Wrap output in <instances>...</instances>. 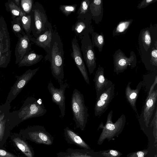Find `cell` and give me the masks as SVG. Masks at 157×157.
Masks as SVG:
<instances>
[{"label":"cell","instance_id":"obj_1","mask_svg":"<svg viewBox=\"0 0 157 157\" xmlns=\"http://www.w3.org/2000/svg\"><path fill=\"white\" fill-rule=\"evenodd\" d=\"M44 59L50 63L51 73L59 84L63 82L64 51L61 39L57 32L54 30L49 52Z\"/></svg>","mask_w":157,"mask_h":157},{"label":"cell","instance_id":"obj_2","mask_svg":"<svg viewBox=\"0 0 157 157\" xmlns=\"http://www.w3.org/2000/svg\"><path fill=\"white\" fill-rule=\"evenodd\" d=\"M71 107L73 116V119L77 126L83 130L89 116L88 109L85 105L83 94L76 88L74 90L72 95Z\"/></svg>","mask_w":157,"mask_h":157},{"label":"cell","instance_id":"obj_3","mask_svg":"<svg viewBox=\"0 0 157 157\" xmlns=\"http://www.w3.org/2000/svg\"><path fill=\"white\" fill-rule=\"evenodd\" d=\"M113 111L111 110L108 114L106 123L104 126L101 125L102 132L98 141V145H101L107 139L108 141L113 140L115 137H118L122 131L126 122V117L123 114L115 123L112 121Z\"/></svg>","mask_w":157,"mask_h":157},{"label":"cell","instance_id":"obj_4","mask_svg":"<svg viewBox=\"0 0 157 157\" xmlns=\"http://www.w3.org/2000/svg\"><path fill=\"white\" fill-rule=\"evenodd\" d=\"M30 14L32 32L36 38L46 30L49 22L44 7L39 2H34Z\"/></svg>","mask_w":157,"mask_h":157},{"label":"cell","instance_id":"obj_5","mask_svg":"<svg viewBox=\"0 0 157 157\" xmlns=\"http://www.w3.org/2000/svg\"><path fill=\"white\" fill-rule=\"evenodd\" d=\"M10 40L7 25L2 16L0 17V67H6L10 60Z\"/></svg>","mask_w":157,"mask_h":157},{"label":"cell","instance_id":"obj_6","mask_svg":"<svg viewBox=\"0 0 157 157\" xmlns=\"http://www.w3.org/2000/svg\"><path fill=\"white\" fill-rule=\"evenodd\" d=\"M81 50L90 74H92L96 67L94 47L89 34L83 36L81 40Z\"/></svg>","mask_w":157,"mask_h":157},{"label":"cell","instance_id":"obj_7","mask_svg":"<svg viewBox=\"0 0 157 157\" xmlns=\"http://www.w3.org/2000/svg\"><path fill=\"white\" fill-rule=\"evenodd\" d=\"M59 88L55 87L52 82L48 84V88L52 96V102L58 105L60 112L59 117L62 118L65 113V90L69 88V84L66 82L59 84Z\"/></svg>","mask_w":157,"mask_h":157},{"label":"cell","instance_id":"obj_8","mask_svg":"<svg viewBox=\"0 0 157 157\" xmlns=\"http://www.w3.org/2000/svg\"><path fill=\"white\" fill-rule=\"evenodd\" d=\"M113 56L114 71L117 75L123 72L128 66H131L132 68L136 66V58L133 52H131L130 56L128 58L121 50L119 49L116 51Z\"/></svg>","mask_w":157,"mask_h":157},{"label":"cell","instance_id":"obj_9","mask_svg":"<svg viewBox=\"0 0 157 157\" xmlns=\"http://www.w3.org/2000/svg\"><path fill=\"white\" fill-rule=\"evenodd\" d=\"M114 90L115 85L113 84L97 99L94 108L95 117L100 116L107 109L114 97Z\"/></svg>","mask_w":157,"mask_h":157},{"label":"cell","instance_id":"obj_10","mask_svg":"<svg viewBox=\"0 0 157 157\" xmlns=\"http://www.w3.org/2000/svg\"><path fill=\"white\" fill-rule=\"evenodd\" d=\"M71 46L72 51L71 54V56L85 81L89 85L90 81L87 69L82 55L81 49L76 36L72 39Z\"/></svg>","mask_w":157,"mask_h":157},{"label":"cell","instance_id":"obj_11","mask_svg":"<svg viewBox=\"0 0 157 157\" xmlns=\"http://www.w3.org/2000/svg\"><path fill=\"white\" fill-rule=\"evenodd\" d=\"M29 36L23 31L21 34H19L17 36L18 40L15 50V56L16 57V63H18L19 61L31 49V41Z\"/></svg>","mask_w":157,"mask_h":157},{"label":"cell","instance_id":"obj_12","mask_svg":"<svg viewBox=\"0 0 157 157\" xmlns=\"http://www.w3.org/2000/svg\"><path fill=\"white\" fill-rule=\"evenodd\" d=\"M157 100V89H154L148 93L145 104L140 115V117L147 127H148L151 118L153 114Z\"/></svg>","mask_w":157,"mask_h":157},{"label":"cell","instance_id":"obj_13","mask_svg":"<svg viewBox=\"0 0 157 157\" xmlns=\"http://www.w3.org/2000/svg\"><path fill=\"white\" fill-rule=\"evenodd\" d=\"M93 81L94 83L96 99L113 84L111 80L105 77L104 68L100 65L96 71Z\"/></svg>","mask_w":157,"mask_h":157},{"label":"cell","instance_id":"obj_14","mask_svg":"<svg viewBox=\"0 0 157 157\" xmlns=\"http://www.w3.org/2000/svg\"><path fill=\"white\" fill-rule=\"evenodd\" d=\"M53 31L51 24L49 22L47 29L43 33L36 38L33 36L30 37V40L36 45L44 49L48 54L50 47Z\"/></svg>","mask_w":157,"mask_h":157},{"label":"cell","instance_id":"obj_15","mask_svg":"<svg viewBox=\"0 0 157 157\" xmlns=\"http://www.w3.org/2000/svg\"><path fill=\"white\" fill-rule=\"evenodd\" d=\"M91 20L85 19H78L72 26V30L80 40L82 37L86 35L91 34L93 32L91 25Z\"/></svg>","mask_w":157,"mask_h":157},{"label":"cell","instance_id":"obj_16","mask_svg":"<svg viewBox=\"0 0 157 157\" xmlns=\"http://www.w3.org/2000/svg\"><path fill=\"white\" fill-rule=\"evenodd\" d=\"M131 82L128 83L125 89L126 98L132 108L136 113L137 117H139L136 106V102L137 99L140 91L141 88L142 83L140 82L135 89H132L130 87Z\"/></svg>","mask_w":157,"mask_h":157},{"label":"cell","instance_id":"obj_17","mask_svg":"<svg viewBox=\"0 0 157 157\" xmlns=\"http://www.w3.org/2000/svg\"><path fill=\"white\" fill-rule=\"evenodd\" d=\"M90 11L92 18L96 23L101 21L103 16V2L102 0H90Z\"/></svg>","mask_w":157,"mask_h":157},{"label":"cell","instance_id":"obj_18","mask_svg":"<svg viewBox=\"0 0 157 157\" xmlns=\"http://www.w3.org/2000/svg\"><path fill=\"white\" fill-rule=\"evenodd\" d=\"M43 58L42 55L36 53L34 50H31L25 55L18 63L20 66H29L39 62Z\"/></svg>","mask_w":157,"mask_h":157},{"label":"cell","instance_id":"obj_19","mask_svg":"<svg viewBox=\"0 0 157 157\" xmlns=\"http://www.w3.org/2000/svg\"><path fill=\"white\" fill-rule=\"evenodd\" d=\"M39 129L29 133L30 137L33 141L40 144L50 145L52 141L49 136L43 131Z\"/></svg>","mask_w":157,"mask_h":157},{"label":"cell","instance_id":"obj_20","mask_svg":"<svg viewBox=\"0 0 157 157\" xmlns=\"http://www.w3.org/2000/svg\"><path fill=\"white\" fill-rule=\"evenodd\" d=\"M90 0H84L82 1L80 6L76 13L78 19H91L92 16L90 11Z\"/></svg>","mask_w":157,"mask_h":157},{"label":"cell","instance_id":"obj_21","mask_svg":"<svg viewBox=\"0 0 157 157\" xmlns=\"http://www.w3.org/2000/svg\"><path fill=\"white\" fill-rule=\"evenodd\" d=\"M5 6L6 10L10 13L12 19L17 17H21L26 15L21 8L17 6L12 0H9L5 3Z\"/></svg>","mask_w":157,"mask_h":157},{"label":"cell","instance_id":"obj_22","mask_svg":"<svg viewBox=\"0 0 157 157\" xmlns=\"http://www.w3.org/2000/svg\"><path fill=\"white\" fill-rule=\"evenodd\" d=\"M65 130L69 138L75 144L86 149H90L89 146L82 139L73 131L68 128H66Z\"/></svg>","mask_w":157,"mask_h":157},{"label":"cell","instance_id":"obj_23","mask_svg":"<svg viewBox=\"0 0 157 157\" xmlns=\"http://www.w3.org/2000/svg\"><path fill=\"white\" fill-rule=\"evenodd\" d=\"M13 140L17 147L27 157H33L30 148L24 141L18 137L14 138Z\"/></svg>","mask_w":157,"mask_h":157},{"label":"cell","instance_id":"obj_24","mask_svg":"<svg viewBox=\"0 0 157 157\" xmlns=\"http://www.w3.org/2000/svg\"><path fill=\"white\" fill-rule=\"evenodd\" d=\"M92 42L94 47L98 48L99 51L101 52L104 44V39L103 34H99L94 31L91 34Z\"/></svg>","mask_w":157,"mask_h":157},{"label":"cell","instance_id":"obj_25","mask_svg":"<svg viewBox=\"0 0 157 157\" xmlns=\"http://www.w3.org/2000/svg\"><path fill=\"white\" fill-rule=\"evenodd\" d=\"M21 21L23 30L25 34L29 36H32L30 34L32 32L31 15L30 13L22 17Z\"/></svg>","mask_w":157,"mask_h":157},{"label":"cell","instance_id":"obj_26","mask_svg":"<svg viewBox=\"0 0 157 157\" xmlns=\"http://www.w3.org/2000/svg\"><path fill=\"white\" fill-rule=\"evenodd\" d=\"M21 17H17L12 19L11 21V27L13 32L17 36L19 34H21L24 31L22 25Z\"/></svg>","mask_w":157,"mask_h":157},{"label":"cell","instance_id":"obj_27","mask_svg":"<svg viewBox=\"0 0 157 157\" xmlns=\"http://www.w3.org/2000/svg\"><path fill=\"white\" fill-rule=\"evenodd\" d=\"M132 21V20H130L120 22L113 32V34L116 35L124 32L130 25Z\"/></svg>","mask_w":157,"mask_h":157},{"label":"cell","instance_id":"obj_28","mask_svg":"<svg viewBox=\"0 0 157 157\" xmlns=\"http://www.w3.org/2000/svg\"><path fill=\"white\" fill-rule=\"evenodd\" d=\"M34 1L33 0H21V7L26 15L30 13Z\"/></svg>","mask_w":157,"mask_h":157},{"label":"cell","instance_id":"obj_29","mask_svg":"<svg viewBox=\"0 0 157 157\" xmlns=\"http://www.w3.org/2000/svg\"><path fill=\"white\" fill-rule=\"evenodd\" d=\"M77 5L76 4L71 5H61L59 6L60 11L66 16L67 17L72 13L75 11Z\"/></svg>","mask_w":157,"mask_h":157},{"label":"cell","instance_id":"obj_30","mask_svg":"<svg viewBox=\"0 0 157 157\" xmlns=\"http://www.w3.org/2000/svg\"><path fill=\"white\" fill-rule=\"evenodd\" d=\"M142 36L144 46L147 51L150 47L151 42V39L149 31L147 30L144 31Z\"/></svg>","mask_w":157,"mask_h":157},{"label":"cell","instance_id":"obj_31","mask_svg":"<svg viewBox=\"0 0 157 157\" xmlns=\"http://www.w3.org/2000/svg\"><path fill=\"white\" fill-rule=\"evenodd\" d=\"M99 152L101 155L105 157H120L122 155L120 151L113 149L101 151Z\"/></svg>","mask_w":157,"mask_h":157},{"label":"cell","instance_id":"obj_32","mask_svg":"<svg viewBox=\"0 0 157 157\" xmlns=\"http://www.w3.org/2000/svg\"><path fill=\"white\" fill-rule=\"evenodd\" d=\"M150 126L153 127V134L155 138L154 143L156 144L157 142V109H156L155 116L152 121Z\"/></svg>","mask_w":157,"mask_h":157},{"label":"cell","instance_id":"obj_33","mask_svg":"<svg viewBox=\"0 0 157 157\" xmlns=\"http://www.w3.org/2000/svg\"><path fill=\"white\" fill-rule=\"evenodd\" d=\"M151 62L154 66H157V50L156 49H153L151 53Z\"/></svg>","mask_w":157,"mask_h":157},{"label":"cell","instance_id":"obj_34","mask_svg":"<svg viewBox=\"0 0 157 157\" xmlns=\"http://www.w3.org/2000/svg\"><path fill=\"white\" fill-rule=\"evenodd\" d=\"M147 150L139 151L131 154L129 157H144L148 153Z\"/></svg>","mask_w":157,"mask_h":157},{"label":"cell","instance_id":"obj_35","mask_svg":"<svg viewBox=\"0 0 157 157\" xmlns=\"http://www.w3.org/2000/svg\"><path fill=\"white\" fill-rule=\"evenodd\" d=\"M156 1V0H144L139 3L137 8L138 9L145 8Z\"/></svg>","mask_w":157,"mask_h":157},{"label":"cell","instance_id":"obj_36","mask_svg":"<svg viewBox=\"0 0 157 157\" xmlns=\"http://www.w3.org/2000/svg\"><path fill=\"white\" fill-rule=\"evenodd\" d=\"M0 157H16L13 154L5 150L0 149Z\"/></svg>","mask_w":157,"mask_h":157},{"label":"cell","instance_id":"obj_37","mask_svg":"<svg viewBox=\"0 0 157 157\" xmlns=\"http://www.w3.org/2000/svg\"><path fill=\"white\" fill-rule=\"evenodd\" d=\"M71 156V157H93L89 155L79 153H73Z\"/></svg>","mask_w":157,"mask_h":157},{"label":"cell","instance_id":"obj_38","mask_svg":"<svg viewBox=\"0 0 157 157\" xmlns=\"http://www.w3.org/2000/svg\"><path fill=\"white\" fill-rule=\"evenodd\" d=\"M4 128L2 124H0V140H1L3 137L4 133Z\"/></svg>","mask_w":157,"mask_h":157},{"label":"cell","instance_id":"obj_39","mask_svg":"<svg viewBox=\"0 0 157 157\" xmlns=\"http://www.w3.org/2000/svg\"><path fill=\"white\" fill-rule=\"evenodd\" d=\"M14 3L18 7H21V0H12Z\"/></svg>","mask_w":157,"mask_h":157},{"label":"cell","instance_id":"obj_40","mask_svg":"<svg viewBox=\"0 0 157 157\" xmlns=\"http://www.w3.org/2000/svg\"><path fill=\"white\" fill-rule=\"evenodd\" d=\"M71 157V156H67V157Z\"/></svg>","mask_w":157,"mask_h":157}]
</instances>
